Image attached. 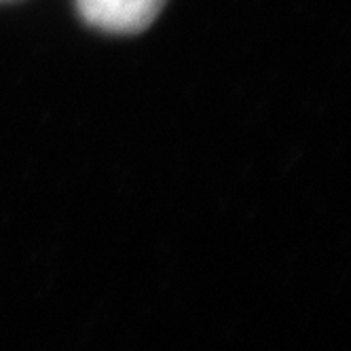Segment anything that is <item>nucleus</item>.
Listing matches in <instances>:
<instances>
[{
    "instance_id": "1",
    "label": "nucleus",
    "mask_w": 351,
    "mask_h": 351,
    "mask_svg": "<svg viewBox=\"0 0 351 351\" xmlns=\"http://www.w3.org/2000/svg\"><path fill=\"white\" fill-rule=\"evenodd\" d=\"M79 15L89 26L112 32L134 34L146 30L161 13L165 0H74Z\"/></svg>"
}]
</instances>
